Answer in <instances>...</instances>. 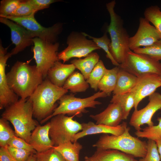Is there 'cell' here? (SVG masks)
I'll return each instance as SVG.
<instances>
[{"label": "cell", "mask_w": 161, "mask_h": 161, "mask_svg": "<svg viewBox=\"0 0 161 161\" xmlns=\"http://www.w3.org/2000/svg\"><path fill=\"white\" fill-rule=\"evenodd\" d=\"M147 151L145 156L139 159V161H160L156 142L151 140H148L147 143Z\"/></svg>", "instance_id": "cell-36"}, {"label": "cell", "mask_w": 161, "mask_h": 161, "mask_svg": "<svg viewBox=\"0 0 161 161\" xmlns=\"http://www.w3.org/2000/svg\"><path fill=\"white\" fill-rule=\"evenodd\" d=\"M160 80H161V75H160Z\"/></svg>", "instance_id": "cell-45"}, {"label": "cell", "mask_w": 161, "mask_h": 161, "mask_svg": "<svg viewBox=\"0 0 161 161\" xmlns=\"http://www.w3.org/2000/svg\"><path fill=\"white\" fill-rule=\"evenodd\" d=\"M53 147L67 161H79V153L83 147L77 141H69Z\"/></svg>", "instance_id": "cell-25"}, {"label": "cell", "mask_w": 161, "mask_h": 161, "mask_svg": "<svg viewBox=\"0 0 161 161\" xmlns=\"http://www.w3.org/2000/svg\"><path fill=\"white\" fill-rule=\"evenodd\" d=\"M84 161H89V160H86V159H85V160Z\"/></svg>", "instance_id": "cell-44"}, {"label": "cell", "mask_w": 161, "mask_h": 161, "mask_svg": "<svg viewBox=\"0 0 161 161\" xmlns=\"http://www.w3.org/2000/svg\"><path fill=\"white\" fill-rule=\"evenodd\" d=\"M119 66L107 69L104 75L99 82L98 88L106 93L108 96L114 91L116 84Z\"/></svg>", "instance_id": "cell-26"}, {"label": "cell", "mask_w": 161, "mask_h": 161, "mask_svg": "<svg viewBox=\"0 0 161 161\" xmlns=\"http://www.w3.org/2000/svg\"><path fill=\"white\" fill-rule=\"evenodd\" d=\"M53 147L43 152H36V161H67Z\"/></svg>", "instance_id": "cell-34"}, {"label": "cell", "mask_w": 161, "mask_h": 161, "mask_svg": "<svg viewBox=\"0 0 161 161\" xmlns=\"http://www.w3.org/2000/svg\"><path fill=\"white\" fill-rule=\"evenodd\" d=\"M161 87L160 75L154 73H148L137 77L136 84L131 92L134 99V110L140 102L144 98L155 92Z\"/></svg>", "instance_id": "cell-15"}, {"label": "cell", "mask_w": 161, "mask_h": 161, "mask_svg": "<svg viewBox=\"0 0 161 161\" xmlns=\"http://www.w3.org/2000/svg\"><path fill=\"white\" fill-rule=\"evenodd\" d=\"M7 49L0 44V109H2L16 102L18 96L9 87L7 81L5 68L7 60L12 56Z\"/></svg>", "instance_id": "cell-14"}, {"label": "cell", "mask_w": 161, "mask_h": 161, "mask_svg": "<svg viewBox=\"0 0 161 161\" xmlns=\"http://www.w3.org/2000/svg\"><path fill=\"white\" fill-rule=\"evenodd\" d=\"M33 41L34 46L32 51L36 66L45 79L49 69L56 62L59 60L58 54L59 44L51 43L38 37L34 38Z\"/></svg>", "instance_id": "cell-8"}, {"label": "cell", "mask_w": 161, "mask_h": 161, "mask_svg": "<svg viewBox=\"0 0 161 161\" xmlns=\"http://www.w3.org/2000/svg\"><path fill=\"white\" fill-rule=\"evenodd\" d=\"M5 109L1 114L2 117L11 123L16 136L29 143L32 131L39 125L32 118V102L29 98H21Z\"/></svg>", "instance_id": "cell-2"}, {"label": "cell", "mask_w": 161, "mask_h": 161, "mask_svg": "<svg viewBox=\"0 0 161 161\" xmlns=\"http://www.w3.org/2000/svg\"><path fill=\"white\" fill-rule=\"evenodd\" d=\"M6 77L10 88L22 99L30 97L44 80L36 65L19 61L6 74Z\"/></svg>", "instance_id": "cell-1"}, {"label": "cell", "mask_w": 161, "mask_h": 161, "mask_svg": "<svg viewBox=\"0 0 161 161\" xmlns=\"http://www.w3.org/2000/svg\"><path fill=\"white\" fill-rule=\"evenodd\" d=\"M107 69L102 61L100 60L86 80L91 87L95 91L98 89V84Z\"/></svg>", "instance_id": "cell-28"}, {"label": "cell", "mask_w": 161, "mask_h": 161, "mask_svg": "<svg viewBox=\"0 0 161 161\" xmlns=\"http://www.w3.org/2000/svg\"><path fill=\"white\" fill-rule=\"evenodd\" d=\"M90 117L96 121V124L111 127L119 125L123 118V113L120 106L118 103H111L102 112L90 115Z\"/></svg>", "instance_id": "cell-19"}, {"label": "cell", "mask_w": 161, "mask_h": 161, "mask_svg": "<svg viewBox=\"0 0 161 161\" xmlns=\"http://www.w3.org/2000/svg\"><path fill=\"white\" fill-rule=\"evenodd\" d=\"M159 122L157 125L148 126L141 131H136L135 134L138 137L145 138L156 141L161 138V117L157 119Z\"/></svg>", "instance_id": "cell-29"}, {"label": "cell", "mask_w": 161, "mask_h": 161, "mask_svg": "<svg viewBox=\"0 0 161 161\" xmlns=\"http://www.w3.org/2000/svg\"><path fill=\"white\" fill-rule=\"evenodd\" d=\"M81 130L75 135L71 141L74 142L79 139L85 136L98 134H110L115 136H119L122 134L127 127L126 122L123 123L115 127H111L103 124L95 123L92 121L87 123H83Z\"/></svg>", "instance_id": "cell-17"}, {"label": "cell", "mask_w": 161, "mask_h": 161, "mask_svg": "<svg viewBox=\"0 0 161 161\" xmlns=\"http://www.w3.org/2000/svg\"><path fill=\"white\" fill-rule=\"evenodd\" d=\"M35 11L36 12L48 8L54 3L61 1L58 0H29Z\"/></svg>", "instance_id": "cell-40"}, {"label": "cell", "mask_w": 161, "mask_h": 161, "mask_svg": "<svg viewBox=\"0 0 161 161\" xmlns=\"http://www.w3.org/2000/svg\"><path fill=\"white\" fill-rule=\"evenodd\" d=\"M35 13L23 17L8 16L3 17L21 25L30 32L34 38L38 37L52 43L57 42L58 35L62 30V24L57 23L50 27H44L36 20L34 17Z\"/></svg>", "instance_id": "cell-10"}, {"label": "cell", "mask_w": 161, "mask_h": 161, "mask_svg": "<svg viewBox=\"0 0 161 161\" xmlns=\"http://www.w3.org/2000/svg\"><path fill=\"white\" fill-rule=\"evenodd\" d=\"M86 37L83 32H71L67 38V47L58 54L59 60L64 63L72 58L85 57L93 51L100 49L93 41Z\"/></svg>", "instance_id": "cell-9"}, {"label": "cell", "mask_w": 161, "mask_h": 161, "mask_svg": "<svg viewBox=\"0 0 161 161\" xmlns=\"http://www.w3.org/2000/svg\"><path fill=\"white\" fill-rule=\"evenodd\" d=\"M21 0H2L0 3V17L10 16L17 8Z\"/></svg>", "instance_id": "cell-35"}, {"label": "cell", "mask_w": 161, "mask_h": 161, "mask_svg": "<svg viewBox=\"0 0 161 161\" xmlns=\"http://www.w3.org/2000/svg\"><path fill=\"white\" fill-rule=\"evenodd\" d=\"M15 135L9 124L8 121L1 117L0 119V146L8 145L9 141Z\"/></svg>", "instance_id": "cell-33"}, {"label": "cell", "mask_w": 161, "mask_h": 161, "mask_svg": "<svg viewBox=\"0 0 161 161\" xmlns=\"http://www.w3.org/2000/svg\"><path fill=\"white\" fill-rule=\"evenodd\" d=\"M61 114L51 118L49 134L54 146L70 141L73 136L82 130L81 124L73 118Z\"/></svg>", "instance_id": "cell-7"}, {"label": "cell", "mask_w": 161, "mask_h": 161, "mask_svg": "<svg viewBox=\"0 0 161 161\" xmlns=\"http://www.w3.org/2000/svg\"><path fill=\"white\" fill-rule=\"evenodd\" d=\"M99 58L100 56L97 53L92 52L84 58L74 59L70 63L74 65L76 69L80 71L86 80L100 60Z\"/></svg>", "instance_id": "cell-23"}, {"label": "cell", "mask_w": 161, "mask_h": 161, "mask_svg": "<svg viewBox=\"0 0 161 161\" xmlns=\"http://www.w3.org/2000/svg\"><path fill=\"white\" fill-rule=\"evenodd\" d=\"M147 105L140 110H134L131 117L129 123L137 131H141V126L145 124L148 126L154 125L152 118L155 113L161 109V94L154 92L149 96Z\"/></svg>", "instance_id": "cell-12"}, {"label": "cell", "mask_w": 161, "mask_h": 161, "mask_svg": "<svg viewBox=\"0 0 161 161\" xmlns=\"http://www.w3.org/2000/svg\"><path fill=\"white\" fill-rule=\"evenodd\" d=\"M0 22L8 26L11 32V40L15 45L10 52L12 55L17 54L33 44L32 35L24 27L7 18L0 17Z\"/></svg>", "instance_id": "cell-16"}, {"label": "cell", "mask_w": 161, "mask_h": 161, "mask_svg": "<svg viewBox=\"0 0 161 161\" xmlns=\"http://www.w3.org/2000/svg\"><path fill=\"white\" fill-rule=\"evenodd\" d=\"M75 69L72 64H65L57 61L48 71L47 78L55 85L63 87L68 78Z\"/></svg>", "instance_id": "cell-20"}, {"label": "cell", "mask_w": 161, "mask_h": 161, "mask_svg": "<svg viewBox=\"0 0 161 161\" xmlns=\"http://www.w3.org/2000/svg\"><path fill=\"white\" fill-rule=\"evenodd\" d=\"M83 75L78 72H74L68 78L63 87L72 93L85 92L89 84Z\"/></svg>", "instance_id": "cell-24"}, {"label": "cell", "mask_w": 161, "mask_h": 161, "mask_svg": "<svg viewBox=\"0 0 161 161\" xmlns=\"http://www.w3.org/2000/svg\"><path fill=\"white\" fill-rule=\"evenodd\" d=\"M130 129L127 127L124 132L119 136L104 134L92 146L97 149H115L135 157L143 158L147 153V143L132 136L129 133Z\"/></svg>", "instance_id": "cell-5"}, {"label": "cell", "mask_w": 161, "mask_h": 161, "mask_svg": "<svg viewBox=\"0 0 161 161\" xmlns=\"http://www.w3.org/2000/svg\"><path fill=\"white\" fill-rule=\"evenodd\" d=\"M68 92L46 78L28 97L32 103L33 116L41 121L50 115L56 108V102Z\"/></svg>", "instance_id": "cell-3"}, {"label": "cell", "mask_w": 161, "mask_h": 161, "mask_svg": "<svg viewBox=\"0 0 161 161\" xmlns=\"http://www.w3.org/2000/svg\"><path fill=\"white\" fill-rule=\"evenodd\" d=\"M8 145L16 148L30 151L35 154L37 152L29 143L16 135L9 141Z\"/></svg>", "instance_id": "cell-39"}, {"label": "cell", "mask_w": 161, "mask_h": 161, "mask_svg": "<svg viewBox=\"0 0 161 161\" xmlns=\"http://www.w3.org/2000/svg\"><path fill=\"white\" fill-rule=\"evenodd\" d=\"M119 67L116 84L113 92L114 95L123 94L131 92L137 79V76Z\"/></svg>", "instance_id": "cell-22"}, {"label": "cell", "mask_w": 161, "mask_h": 161, "mask_svg": "<svg viewBox=\"0 0 161 161\" xmlns=\"http://www.w3.org/2000/svg\"><path fill=\"white\" fill-rule=\"evenodd\" d=\"M27 161H36L35 154H33L31 155Z\"/></svg>", "instance_id": "cell-43"}, {"label": "cell", "mask_w": 161, "mask_h": 161, "mask_svg": "<svg viewBox=\"0 0 161 161\" xmlns=\"http://www.w3.org/2000/svg\"><path fill=\"white\" fill-rule=\"evenodd\" d=\"M36 12L29 0H21L17 8L10 16L16 17H25Z\"/></svg>", "instance_id": "cell-37"}, {"label": "cell", "mask_w": 161, "mask_h": 161, "mask_svg": "<svg viewBox=\"0 0 161 161\" xmlns=\"http://www.w3.org/2000/svg\"><path fill=\"white\" fill-rule=\"evenodd\" d=\"M107 96L102 91L98 92L92 95L83 98L76 97L72 94H66L59 100V106L54 109L50 115L41 121V123H44L53 117L61 114L80 117L83 113L88 112L86 108H95L97 105L101 104L96 99Z\"/></svg>", "instance_id": "cell-6"}, {"label": "cell", "mask_w": 161, "mask_h": 161, "mask_svg": "<svg viewBox=\"0 0 161 161\" xmlns=\"http://www.w3.org/2000/svg\"><path fill=\"white\" fill-rule=\"evenodd\" d=\"M144 18L151 23L161 36V10L157 6H151L145 9Z\"/></svg>", "instance_id": "cell-30"}, {"label": "cell", "mask_w": 161, "mask_h": 161, "mask_svg": "<svg viewBox=\"0 0 161 161\" xmlns=\"http://www.w3.org/2000/svg\"><path fill=\"white\" fill-rule=\"evenodd\" d=\"M135 52L143 54L157 61L161 60V39L152 44L134 50Z\"/></svg>", "instance_id": "cell-31"}, {"label": "cell", "mask_w": 161, "mask_h": 161, "mask_svg": "<svg viewBox=\"0 0 161 161\" xmlns=\"http://www.w3.org/2000/svg\"><path fill=\"white\" fill-rule=\"evenodd\" d=\"M83 33L86 37L93 41L100 49H102L105 51L106 53V57L110 59L113 65L116 66L120 65L114 59L110 52L109 47L111 40L108 38L106 33H105L102 37L99 38L95 37L84 32Z\"/></svg>", "instance_id": "cell-32"}, {"label": "cell", "mask_w": 161, "mask_h": 161, "mask_svg": "<svg viewBox=\"0 0 161 161\" xmlns=\"http://www.w3.org/2000/svg\"><path fill=\"white\" fill-rule=\"evenodd\" d=\"M137 30L129 41L130 49L134 50L141 47L151 45L161 39V36L156 28L144 17H140Z\"/></svg>", "instance_id": "cell-13"}, {"label": "cell", "mask_w": 161, "mask_h": 161, "mask_svg": "<svg viewBox=\"0 0 161 161\" xmlns=\"http://www.w3.org/2000/svg\"><path fill=\"white\" fill-rule=\"evenodd\" d=\"M7 146L0 147V161H14L8 150Z\"/></svg>", "instance_id": "cell-41"}, {"label": "cell", "mask_w": 161, "mask_h": 161, "mask_svg": "<svg viewBox=\"0 0 161 161\" xmlns=\"http://www.w3.org/2000/svg\"><path fill=\"white\" fill-rule=\"evenodd\" d=\"M111 103L118 104L123 113V120L126 119L130 111L134 106V95L131 92L120 94L114 95L110 101Z\"/></svg>", "instance_id": "cell-27"}, {"label": "cell", "mask_w": 161, "mask_h": 161, "mask_svg": "<svg viewBox=\"0 0 161 161\" xmlns=\"http://www.w3.org/2000/svg\"><path fill=\"white\" fill-rule=\"evenodd\" d=\"M116 4L113 0L106 5L110 18L107 31L111 38L110 52L115 61L120 64L124 62L127 53L131 50L129 46L130 37L123 26V20L115 11Z\"/></svg>", "instance_id": "cell-4"}, {"label": "cell", "mask_w": 161, "mask_h": 161, "mask_svg": "<svg viewBox=\"0 0 161 161\" xmlns=\"http://www.w3.org/2000/svg\"><path fill=\"white\" fill-rule=\"evenodd\" d=\"M119 66L137 77L148 73L161 75V63L159 61L131 50L127 53L124 62Z\"/></svg>", "instance_id": "cell-11"}, {"label": "cell", "mask_w": 161, "mask_h": 161, "mask_svg": "<svg viewBox=\"0 0 161 161\" xmlns=\"http://www.w3.org/2000/svg\"><path fill=\"white\" fill-rule=\"evenodd\" d=\"M84 158L89 161H139L131 155L113 149H97L91 156Z\"/></svg>", "instance_id": "cell-21"}, {"label": "cell", "mask_w": 161, "mask_h": 161, "mask_svg": "<svg viewBox=\"0 0 161 161\" xmlns=\"http://www.w3.org/2000/svg\"><path fill=\"white\" fill-rule=\"evenodd\" d=\"M8 150L14 161H27L33 152L27 150L7 146Z\"/></svg>", "instance_id": "cell-38"}, {"label": "cell", "mask_w": 161, "mask_h": 161, "mask_svg": "<svg viewBox=\"0 0 161 161\" xmlns=\"http://www.w3.org/2000/svg\"><path fill=\"white\" fill-rule=\"evenodd\" d=\"M159 153L160 154V157L161 159V138H159L156 141Z\"/></svg>", "instance_id": "cell-42"}, {"label": "cell", "mask_w": 161, "mask_h": 161, "mask_svg": "<svg viewBox=\"0 0 161 161\" xmlns=\"http://www.w3.org/2000/svg\"><path fill=\"white\" fill-rule=\"evenodd\" d=\"M50 127L49 122L43 126L38 125L32 132L29 143L37 152L46 151L54 146L49 136Z\"/></svg>", "instance_id": "cell-18"}]
</instances>
